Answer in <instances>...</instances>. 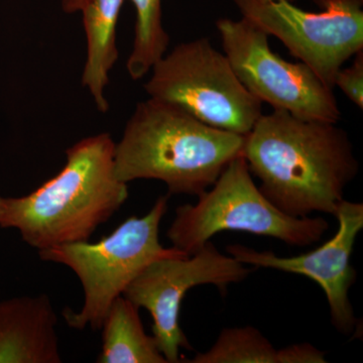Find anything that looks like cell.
Returning a JSON list of instances; mask_svg holds the SVG:
<instances>
[{
    "mask_svg": "<svg viewBox=\"0 0 363 363\" xmlns=\"http://www.w3.org/2000/svg\"><path fill=\"white\" fill-rule=\"evenodd\" d=\"M334 216L338 221L337 233L312 252L283 257L241 245H228L226 250L241 264L301 274L316 281L326 296L334 327L350 334L357 321L350 300V288L357 279L351 255L363 228V205L344 199Z\"/></svg>",
    "mask_w": 363,
    "mask_h": 363,
    "instance_id": "obj_10",
    "label": "cell"
},
{
    "mask_svg": "<svg viewBox=\"0 0 363 363\" xmlns=\"http://www.w3.org/2000/svg\"><path fill=\"white\" fill-rule=\"evenodd\" d=\"M58 317L45 294L0 302V363H61Z\"/></svg>",
    "mask_w": 363,
    "mask_h": 363,
    "instance_id": "obj_11",
    "label": "cell"
},
{
    "mask_svg": "<svg viewBox=\"0 0 363 363\" xmlns=\"http://www.w3.org/2000/svg\"><path fill=\"white\" fill-rule=\"evenodd\" d=\"M245 138L149 97L136 105L116 143L114 173L123 183L157 180L166 184L169 194L199 196L241 156Z\"/></svg>",
    "mask_w": 363,
    "mask_h": 363,
    "instance_id": "obj_3",
    "label": "cell"
},
{
    "mask_svg": "<svg viewBox=\"0 0 363 363\" xmlns=\"http://www.w3.org/2000/svg\"><path fill=\"white\" fill-rule=\"evenodd\" d=\"M338 87L360 111L363 109V51L354 56L352 64L341 68L334 80V87Z\"/></svg>",
    "mask_w": 363,
    "mask_h": 363,
    "instance_id": "obj_16",
    "label": "cell"
},
{
    "mask_svg": "<svg viewBox=\"0 0 363 363\" xmlns=\"http://www.w3.org/2000/svg\"><path fill=\"white\" fill-rule=\"evenodd\" d=\"M150 73L149 97L175 104L212 128L247 135L262 114V102L207 38L177 45Z\"/></svg>",
    "mask_w": 363,
    "mask_h": 363,
    "instance_id": "obj_6",
    "label": "cell"
},
{
    "mask_svg": "<svg viewBox=\"0 0 363 363\" xmlns=\"http://www.w3.org/2000/svg\"><path fill=\"white\" fill-rule=\"evenodd\" d=\"M87 1L88 0H62V6L66 13H80Z\"/></svg>",
    "mask_w": 363,
    "mask_h": 363,
    "instance_id": "obj_18",
    "label": "cell"
},
{
    "mask_svg": "<svg viewBox=\"0 0 363 363\" xmlns=\"http://www.w3.org/2000/svg\"><path fill=\"white\" fill-rule=\"evenodd\" d=\"M140 308L124 296L112 303L102 324L99 363H168L154 336L145 333Z\"/></svg>",
    "mask_w": 363,
    "mask_h": 363,
    "instance_id": "obj_13",
    "label": "cell"
},
{
    "mask_svg": "<svg viewBox=\"0 0 363 363\" xmlns=\"http://www.w3.org/2000/svg\"><path fill=\"white\" fill-rule=\"evenodd\" d=\"M123 2L124 0H88L80 11L87 43L82 85L102 113L109 109L105 90L111 81V72L118 60L116 28Z\"/></svg>",
    "mask_w": 363,
    "mask_h": 363,
    "instance_id": "obj_12",
    "label": "cell"
},
{
    "mask_svg": "<svg viewBox=\"0 0 363 363\" xmlns=\"http://www.w3.org/2000/svg\"><path fill=\"white\" fill-rule=\"evenodd\" d=\"M319 11L286 0H234L242 18L288 48L292 56L334 89L348 60L363 51V0H314Z\"/></svg>",
    "mask_w": 363,
    "mask_h": 363,
    "instance_id": "obj_7",
    "label": "cell"
},
{
    "mask_svg": "<svg viewBox=\"0 0 363 363\" xmlns=\"http://www.w3.org/2000/svg\"><path fill=\"white\" fill-rule=\"evenodd\" d=\"M279 350L257 328L234 327L222 330L206 352H199L191 363H278Z\"/></svg>",
    "mask_w": 363,
    "mask_h": 363,
    "instance_id": "obj_15",
    "label": "cell"
},
{
    "mask_svg": "<svg viewBox=\"0 0 363 363\" xmlns=\"http://www.w3.org/2000/svg\"><path fill=\"white\" fill-rule=\"evenodd\" d=\"M136 20L133 49L126 70L133 80H140L166 55L169 44L162 25V0H130Z\"/></svg>",
    "mask_w": 363,
    "mask_h": 363,
    "instance_id": "obj_14",
    "label": "cell"
},
{
    "mask_svg": "<svg viewBox=\"0 0 363 363\" xmlns=\"http://www.w3.org/2000/svg\"><path fill=\"white\" fill-rule=\"evenodd\" d=\"M241 156L262 194L293 217L335 214L359 169L347 133L336 123L278 109L257 119Z\"/></svg>",
    "mask_w": 363,
    "mask_h": 363,
    "instance_id": "obj_1",
    "label": "cell"
},
{
    "mask_svg": "<svg viewBox=\"0 0 363 363\" xmlns=\"http://www.w3.org/2000/svg\"><path fill=\"white\" fill-rule=\"evenodd\" d=\"M286 1L293 2V4H294V2H295V1H296V0H286Z\"/></svg>",
    "mask_w": 363,
    "mask_h": 363,
    "instance_id": "obj_19",
    "label": "cell"
},
{
    "mask_svg": "<svg viewBox=\"0 0 363 363\" xmlns=\"http://www.w3.org/2000/svg\"><path fill=\"white\" fill-rule=\"evenodd\" d=\"M325 352L310 343L293 344L279 350L278 363H324Z\"/></svg>",
    "mask_w": 363,
    "mask_h": 363,
    "instance_id": "obj_17",
    "label": "cell"
},
{
    "mask_svg": "<svg viewBox=\"0 0 363 363\" xmlns=\"http://www.w3.org/2000/svg\"><path fill=\"white\" fill-rule=\"evenodd\" d=\"M168 201V196H161L145 216L130 217L98 242L81 241L39 250L40 259L68 267L81 281L82 308L78 312L68 308L63 311L71 328L101 329L112 303L145 267L164 257H189L160 242V225Z\"/></svg>",
    "mask_w": 363,
    "mask_h": 363,
    "instance_id": "obj_4",
    "label": "cell"
},
{
    "mask_svg": "<svg viewBox=\"0 0 363 363\" xmlns=\"http://www.w3.org/2000/svg\"><path fill=\"white\" fill-rule=\"evenodd\" d=\"M196 204L181 205L169 226L173 247L188 255L198 252L215 234L243 231L274 238L291 247H308L329 229L322 217H293L281 212L253 182L245 157H235Z\"/></svg>",
    "mask_w": 363,
    "mask_h": 363,
    "instance_id": "obj_5",
    "label": "cell"
},
{
    "mask_svg": "<svg viewBox=\"0 0 363 363\" xmlns=\"http://www.w3.org/2000/svg\"><path fill=\"white\" fill-rule=\"evenodd\" d=\"M216 28L234 73L262 104L307 121H340L333 89L302 62L291 63L272 51L264 30L245 18H220Z\"/></svg>",
    "mask_w": 363,
    "mask_h": 363,
    "instance_id": "obj_8",
    "label": "cell"
},
{
    "mask_svg": "<svg viewBox=\"0 0 363 363\" xmlns=\"http://www.w3.org/2000/svg\"><path fill=\"white\" fill-rule=\"evenodd\" d=\"M114 147L107 133L74 143L56 176L23 197L0 196V227L38 250L89 240L128 198L114 173Z\"/></svg>",
    "mask_w": 363,
    "mask_h": 363,
    "instance_id": "obj_2",
    "label": "cell"
},
{
    "mask_svg": "<svg viewBox=\"0 0 363 363\" xmlns=\"http://www.w3.org/2000/svg\"><path fill=\"white\" fill-rule=\"evenodd\" d=\"M250 272L231 255H222L210 240L189 257L155 260L131 281L123 296L150 313L157 347L168 363H178L181 348H190L179 323L188 291L214 285L225 292L227 286L243 281Z\"/></svg>",
    "mask_w": 363,
    "mask_h": 363,
    "instance_id": "obj_9",
    "label": "cell"
}]
</instances>
